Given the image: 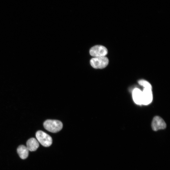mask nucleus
Masks as SVG:
<instances>
[{
    "label": "nucleus",
    "mask_w": 170,
    "mask_h": 170,
    "mask_svg": "<svg viewBox=\"0 0 170 170\" xmlns=\"http://www.w3.org/2000/svg\"><path fill=\"white\" fill-rule=\"evenodd\" d=\"M91 55L94 57L105 56L108 53L107 49L101 45H97L92 47L90 51Z\"/></svg>",
    "instance_id": "20e7f679"
},
{
    "label": "nucleus",
    "mask_w": 170,
    "mask_h": 170,
    "mask_svg": "<svg viewBox=\"0 0 170 170\" xmlns=\"http://www.w3.org/2000/svg\"><path fill=\"white\" fill-rule=\"evenodd\" d=\"M139 84L142 86L144 88H150L152 89V87L151 84L148 81L143 80H140L138 81Z\"/></svg>",
    "instance_id": "9d476101"
},
{
    "label": "nucleus",
    "mask_w": 170,
    "mask_h": 170,
    "mask_svg": "<svg viewBox=\"0 0 170 170\" xmlns=\"http://www.w3.org/2000/svg\"><path fill=\"white\" fill-rule=\"evenodd\" d=\"M108 58L105 56L94 57L90 61V64L92 67L95 69H103L108 65Z\"/></svg>",
    "instance_id": "7ed1b4c3"
},
{
    "label": "nucleus",
    "mask_w": 170,
    "mask_h": 170,
    "mask_svg": "<svg viewBox=\"0 0 170 170\" xmlns=\"http://www.w3.org/2000/svg\"><path fill=\"white\" fill-rule=\"evenodd\" d=\"M27 147L31 151H36L39 146L38 141L35 138H32L29 139L27 142Z\"/></svg>",
    "instance_id": "6e6552de"
},
{
    "label": "nucleus",
    "mask_w": 170,
    "mask_h": 170,
    "mask_svg": "<svg viewBox=\"0 0 170 170\" xmlns=\"http://www.w3.org/2000/svg\"><path fill=\"white\" fill-rule=\"evenodd\" d=\"M152 89L144 88L142 92V105H147L150 104L153 100Z\"/></svg>",
    "instance_id": "423d86ee"
},
{
    "label": "nucleus",
    "mask_w": 170,
    "mask_h": 170,
    "mask_svg": "<svg viewBox=\"0 0 170 170\" xmlns=\"http://www.w3.org/2000/svg\"><path fill=\"white\" fill-rule=\"evenodd\" d=\"M17 152L20 157L23 159H26L28 157L29 150L25 146H20L18 148Z\"/></svg>",
    "instance_id": "1a4fd4ad"
},
{
    "label": "nucleus",
    "mask_w": 170,
    "mask_h": 170,
    "mask_svg": "<svg viewBox=\"0 0 170 170\" xmlns=\"http://www.w3.org/2000/svg\"><path fill=\"white\" fill-rule=\"evenodd\" d=\"M36 136L38 141L45 147H49L52 144V137L42 131H38L36 133Z\"/></svg>",
    "instance_id": "f03ea898"
},
{
    "label": "nucleus",
    "mask_w": 170,
    "mask_h": 170,
    "mask_svg": "<svg viewBox=\"0 0 170 170\" xmlns=\"http://www.w3.org/2000/svg\"><path fill=\"white\" fill-rule=\"evenodd\" d=\"M132 97L134 102L137 105H142V92L138 88L135 89L132 92Z\"/></svg>",
    "instance_id": "0eeeda50"
},
{
    "label": "nucleus",
    "mask_w": 170,
    "mask_h": 170,
    "mask_svg": "<svg viewBox=\"0 0 170 170\" xmlns=\"http://www.w3.org/2000/svg\"><path fill=\"white\" fill-rule=\"evenodd\" d=\"M152 130L157 131L161 129H164L166 127V124L164 120L160 117L156 116L154 118L151 124Z\"/></svg>",
    "instance_id": "39448f33"
},
{
    "label": "nucleus",
    "mask_w": 170,
    "mask_h": 170,
    "mask_svg": "<svg viewBox=\"0 0 170 170\" xmlns=\"http://www.w3.org/2000/svg\"><path fill=\"white\" fill-rule=\"evenodd\" d=\"M44 126L48 131L52 133H56L62 129L63 124L61 121L59 120H47L44 122Z\"/></svg>",
    "instance_id": "f257e3e1"
}]
</instances>
